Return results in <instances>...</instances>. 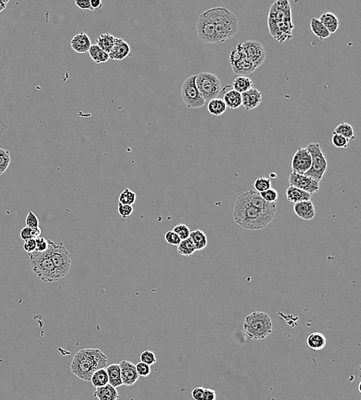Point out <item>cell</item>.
Segmentation results:
<instances>
[{"mask_svg": "<svg viewBox=\"0 0 361 400\" xmlns=\"http://www.w3.org/2000/svg\"><path fill=\"white\" fill-rule=\"evenodd\" d=\"M10 162L11 158L9 150L0 148V175H2L6 171Z\"/></svg>", "mask_w": 361, "mask_h": 400, "instance_id": "obj_38", "label": "cell"}, {"mask_svg": "<svg viewBox=\"0 0 361 400\" xmlns=\"http://www.w3.org/2000/svg\"><path fill=\"white\" fill-rule=\"evenodd\" d=\"M289 182L291 186H294L311 195L318 193L320 190V182L305 175L291 173Z\"/></svg>", "mask_w": 361, "mask_h": 400, "instance_id": "obj_14", "label": "cell"}, {"mask_svg": "<svg viewBox=\"0 0 361 400\" xmlns=\"http://www.w3.org/2000/svg\"><path fill=\"white\" fill-rule=\"evenodd\" d=\"M311 29L312 33L317 37V38L324 40L327 39L331 36V33H329L327 28L320 22V20L316 18H313L311 21Z\"/></svg>", "mask_w": 361, "mask_h": 400, "instance_id": "obj_32", "label": "cell"}, {"mask_svg": "<svg viewBox=\"0 0 361 400\" xmlns=\"http://www.w3.org/2000/svg\"><path fill=\"white\" fill-rule=\"evenodd\" d=\"M6 130H7V126L2 121L0 120V138L2 137V133L4 132H6Z\"/></svg>", "mask_w": 361, "mask_h": 400, "instance_id": "obj_56", "label": "cell"}, {"mask_svg": "<svg viewBox=\"0 0 361 400\" xmlns=\"http://www.w3.org/2000/svg\"><path fill=\"white\" fill-rule=\"evenodd\" d=\"M318 20H320V22L327 28L331 34L336 33L339 27V20L338 17L331 12L323 13Z\"/></svg>", "mask_w": 361, "mask_h": 400, "instance_id": "obj_26", "label": "cell"}, {"mask_svg": "<svg viewBox=\"0 0 361 400\" xmlns=\"http://www.w3.org/2000/svg\"><path fill=\"white\" fill-rule=\"evenodd\" d=\"M131 54V49L127 42L120 38H115L113 46L109 53L111 60L121 61Z\"/></svg>", "mask_w": 361, "mask_h": 400, "instance_id": "obj_17", "label": "cell"}, {"mask_svg": "<svg viewBox=\"0 0 361 400\" xmlns=\"http://www.w3.org/2000/svg\"><path fill=\"white\" fill-rule=\"evenodd\" d=\"M223 100L226 104V107L231 110H236V109H238L240 106H242L241 94L233 89L228 91L227 92L224 94Z\"/></svg>", "mask_w": 361, "mask_h": 400, "instance_id": "obj_27", "label": "cell"}, {"mask_svg": "<svg viewBox=\"0 0 361 400\" xmlns=\"http://www.w3.org/2000/svg\"><path fill=\"white\" fill-rule=\"evenodd\" d=\"M248 202L254 206L260 209V211L264 212L266 214L270 215L272 217H274L276 211V203H269L266 202L265 200L261 197L260 193L254 190H249L244 193Z\"/></svg>", "mask_w": 361, "mask_h": 400, "instance_id": "obj_15", "label": "cell"}, {"mask_svg": "<svg viewBox=\"0 0 361 400\" xmlns=\"http://www.w3.org/2000/svg\"><path fill=\"white\" fill-rule=\"evenodd\" d=\"M134 212V207L133 206H129V205H123V204L118 203V213L119 216L123 219H127L130 217V215L132 214Z\"/></svg>", "mask_w": 361, "mask_h": 400, "instance_id": "obj_47", "label": "cell"}, {"mask_svg": "<svg viewBox=\"0 0 361 400\" xmlns=\"http://www.w3.org/2000/svg\"><path fill=\"white\" fill-rule=\"evenodd\" d=\"M231 67H233V70L235 73H244V74H249L250 72H253L256 69L254 65L247 56L240 59L238 61L230 63Z\"/></svg>", "mask_w": 361, "mask_h": 400, "instance_id": "obj_25", "label": "cell"}, {"mask_svg": "<svg viewBox=\"0 0 361 400\" xmlns=\"http://www.w3.org/2000/svg\"><path fill=\"white\" fill-rule=\"evenodd\" d=\"M139 359H140V362H144L149 366L155 364L157 362L155 354L150 350H145L142 352L139 356Z\"/></svg>", "mask_w": 361, "mask_h": 400, "instance_id": "obj_43", "label": "cell"}, {"mask_svg": "<svg viewBox=\"0 0 361 400\" xmlns=\"http://www.w3.org/2000/svg\"><path fill=\"white\" fill-rule=\"evenodd\" d=\"M260 196L265 200L266 202L269 203H276L278 200V193L276 189L271 188V189L266 190L260 193Z\"/></svg>", "mask_w": 361, "mask_h": 400, "instance_id": "obj_40", "label": "cell"}, {"mask_svg": "<svg viewBox=\"0 0 361 400\" xmlns=\"http://www.w3.org/2000/svg\"><path fill=\"white\" fill-rule=\"evenodd\" d=\"M196 251L195 246L190 238L181 240L179 245H177V252L181 256H191Z\"/></svg>", "mask_w": 361, "mask_h": 400, "instance_id": "obj_36", "label": "cell"}, {"mask_svg": "<svg viewBox=\"0 0 361 400\" xmlns=\"http://www.w3.org/2000/svg\"><path fill=\"white\" fill-rule=\"evenodd\" d=\"M333 133L342 135L349 141L354 140L356 139L352 126L344 122L339 123Z\"/></svg>", "mask_w": 361, "mask_h": 400, "instance_id": "obj_35", "label": "cell"}, {"mask_svg": "<svg viewBox=\"0 0 361 400\" xmlns=\"http://www.w3.org/2000/svg\"><path fill=\"white\" fill-rule=\"evenodd\" d=\"M48 243L49 247L46 250L47 253L63 279L70 270L72 263L70 253L66 249L63 243H55L51 240H48Z\"/></svg>", "mask_w": 361, "mask_h": 400, "instance_id": "obj_6", "label": "cell"}, {"mask_svg": "<svg viewBox=\"0 0 361 400\" xmlns=\"http://www.w3.org/2000/svg\"><path fill=\"white\" fill-rule=\"evenodd\" d=\"M31 232H32V228L27 227V226H25V227L23 228L22 230L20 232V237L23 240H30L32 238V235H31Z\"/></svg>", "mask_w": 361, "mask_h": 400, "instance_id": "obj_53", "label": "cell"}, {"mask_svg": "<svg viewBox=\"0 0 361 400\" xmlns=\"http://www.w3.org/2000/svg\"><path fill=\"white\" fill-rule=\"evenodd\" d=\"M36 251L39 252H44L48 249L49 243L48 240L43 237H38L36 239Z\"/></svg>", "mask_w": 361, "mask_h": 400, "instance_id": "obj_48", "label": "cell"}, {"mask_svg": "<svg viewBox=\"0 0 361 400\" xmlns=\"http://www.w3.org/2000/svg\"><path fill=\"white\" fill-rule=\"evenodd\" d=\"M36 240H34V239L25 240L23 245V248L25 252H27L28 254L35 252V251H36Z\"/></svg>", "mask_w": 361, "mask_h": 400, "instance_id": "obj_49", "label": "cell"}, {"mask_svg": "<svg viewBox=\"0 0 361 400\" xmlns=\"http://www.w3.org/2000/svg\"><path fill=\"white\" fill-rule=\"evenodd\" d=\"M331 142H332L333 145H334L335 147H337V148L347 149L350 141L346 139V138L343 137V136H342V135H338V134L333 133Z\"/></svg>", "mask_w": 361, "mask_h": 400, "instance_id": "obj_41", "label": "cell"}, {"mask_svg": "<svg viewBox=\"0 0 361 400\" xmlns=\"http://www.w3.org/2000/svg\"><path fill=\"white\" fill-rule=\"evenodd\" d=\"M75 4L77 8L81 9V10H90V11H94L92 8L91 7L90 0H76Z\"/></svg>", "mask_w": 361, "mask_h": 400, "instance_id": "obj_50", "label": "cell"}, {"mask_svg": "<svg viewBox=\"0 0 361 400\" xmlns=\"http://www.w3.org/2000/svg\"><path fill=\"white\" fill-rule=\"evenodd\" d=\"M226 109L227 107L222 99L216 98V99H211L208 103V112L214 116H221L224 112H226Z\"/></svg>", "mask_w": 361, "mask_h": 400, "instance_id": "obj_29", "label": "cell"}, {"mask_svg": "<svg viewBox=\"0 0 361 400\" xmlns=\"http://www.w3.org/2000/svg\"><path fill=\"white\" fill-rule=\"evenodd\" d=\"M307 346L315 351H320L326 346L325 335L319 332H315L308 335L306 340Z\"/></svg>", "mask_w": 361, "mask_h": 400, "instance_id": "obj_23", "label": "cell"}, {"mask_svg": "<svg viewBox=\"0 0 361 400\" xmlns=\"http://www.w3.org/2000/svg\"><path fill=\"white\" fill-rule=\"evenodd\" d=\"M293 211L299 218L309 221L315 217V208L311 200L297 202L293 206Z\"/></svg>", "mask_w": 361, "mask_h": 400, "instance_id": "obj_19", "label": "cell"}, {"mask_svg": "<svg viewBox=\"0 0 361 400\" xmlns=\"http://www.w3.org/2000/svg\"><path fill=\"white\" fill-rule=\"evenodd\" d=\"M276 178V175L275 173H271V175H270V178Z\"/></svg>", "mask_w": 361, "mask_h": 400, "instance_id": "obj_57", "label": "cell"}, {"mask_svg": "<svg viewBox=\"0 0 361 400\" xmlns=\"http://www.w3.org/2000/svg\"><path fill=\"white\" fill-rule=\"evenodd\" d=\"M312 158V164L305 176L320 182L327 168V162L319 143H310L306 146Z\"/></svg>", "mask_w": 361, "mask_h": 400, "instance_id": "obj_8", "label": "cell"}, {"mask_svg": "<svg viewBox=\"0 0 361 400\" xmlns=\"http://www.w3.org/2000/svg\"><path fill=\"white\" fill-rule=\"evenodd\" d=\"M119 365L123 385L131 386L137 382L139 377L138 376L135 365L134 363L130 361L123 360L119 362Z\"/></svg>", "mask_w": 361, "mask_h": 400, "instance_id": "obj_16", "label": "cell"}, {"mask_svg": "<svg viewBox=\"0 0 361 400\" xmlns=\"http://www.w3.org/2000/svg\"><path fill=\"white\" fill-rule=\"evenodd\" d=\"M25 225L27 227L32 228V229L40 227L38 218L33 212L29 211L28 213L27 217L25 218Z\"/></svg>", "mask_w": 361, "mask_h": 400, "instance_id": "obj_46", "label": "cell"}, {"mask_svg": "<svg viewBox=\"0 0 361 400\" xmlns=\"http://www.w3.org/2000/svg\"><path fill=\"white\" fill-rule=\"evenodd\" d=\"M115 38L113 35L110 33H104V34L100 35L96 40V45L104 52L107 53H110L113 46L114 41Z\"/></svg>", "mask_w": 361, "mask_h": 400, "instance_id": "obj_33", "label": "cell"}, {"mask_svg": "<svg viewBox=\"0 0 361 400\" xmlns=\"http://www.w3.org/2000/svg\"><path fill=\"white\" fill-rule=\"evenodd\" d=\"M311 164L312 158L307 149L306 147L298 148L291 161L292 173L300 175H305L311 169Z\"/></svg>", "mask_w": 361, "mask_h": 400, "instance_id": "obj_12", "label": "cell"}, {"mask_svg": "<svg viewBox=\"0 0 361 400\" xmlns=\"http://www.w3.org/2000/svg\"><path fill=\"white\" fill-rule=\"evenodd\" d=\"M233 218L240 227L248 230H258L271 223L274 217L266 214L252 206L244 193L237 198L233 206Z\"/></svg>", "mask_w": 361, "mask_h": 400, "instance_id": "obj_1", "label": "cell"}, {"mask_svg": "<svg viewBox=\"0 0 361 400\" xmlns=\"http://www.w3.org/2000/svg\"><path fill=\"white\" fill-rule=\"evenodd\" d=\"M88 52L91 59L96 63H107L110 60L108 53L102 50L96 44L91 45Z\"/></svg>", "mask_w": 361, "mask_h": 400, "instance_id": "obj_34", "label": "cell"}, {"mask_svg": "<svg viewBox=\"0 0 361 400\" xmlns=\"http://www.w3.org/2000/svg\"><path fill=\"white\" fill-rule=\"evenodd\" d=\"M242 45L246 56L253 63L256 69L262 65L265 60L266 52L259 42L249 40L242 44Z\"/></svg>", "mask_w": 361, "mask_h": 400, "instance_id": "obj_13", "label": "cell"}, {"mask_svg": "<svg viewBox=\"0 0 361 400\" xmlns=\"http://www.w3.org/2000/svg\"><path fill=\"white\" fill-rule=\"evenodd\" d=\"M29 264L33 274L44 283H53L61 280V276L47 253L35 252L29 253Z\"/></svg>", "mask_w": 361, "mask_h": 400, "instance_id": "obj_4", "label": "cell"}, {"mask_svg": "<svg viewBox=\"0 0 361 400\" xmlns=\"http://www.w3.org/2000/svg\"><path fill=\"white\" fill-rule=\"evenodd\" d=\"M204 390H205V388L201 387V386L193 388L191 391V397L193 400H203Z\"/></svg>", "mask_w": 361, "mask_h": 400, "instance_id": "obj_51", "label": "cell"}, {"mask_svg": "<svg viewBox=\"0 0 361 400\" xmlns=\"http://www.w3.org/2000/svg\"><path fill=\"white\" fill-rule=\"evenodd\" d=\"M233 90L242 94L253 88V81L247 76H240L236 78L233 82Z\"/></svg>", "mask_w": 361, "mask_h": 400, "instance_id": "obj_30", "label": "cell"}, {"mask_svg": "<svg viewBox=\"0 0 361 400\" xmlns=\"http://www.w3.org/2000/svg\"><path fill=\"white\" fill-rule=\"evenodd\" d=\"M241 97L242 105L247 110H253L258 107L262 102V94L253 87L249 90L241 94Z\"/></svg>", "mask_w": 361, "mask_h": 400, "instance_id": "obj_18", "label": "cell"}, {"mask_svg": "<svg viewBox=\"0 0 361 400\" xmlns=\"http://www.w3.org/2000/svg\"><path fill=\"white\" fill-rule=\"evenodd\" d=\"M196 86L205 101L216 99L221 92V83L216 75L210 72H201L197 75Z\"/></svg>", "mask_w": 361, "mask_h": 400, "instance_id": "obj_7", "label": "cell"}, {"mask_svg": "<svg viewBox=\"0 0 361 400\" xmlns=\"http://www.w3.org/2000/svg\"><path fill=\"white\" fill-rule=\"evenodd\" d=\"M196 28L201 41L205 44H218L214 24L205 12L199 17Z\"/></svg>", "mask_w": 361, "mask_h": 400, "instance_id": "obj_10", "label": "cell"}, {"mask_svg": "<svg viewBox=\"0 0 361 400\" xmlns=\"http://www.w3.org/2000/svg\"><path fill=\"white\" fill-rule=\"evenodd\" d=\"M189 238L193 242V245L195 246L196 250H202L205 249L207 245V237L206 234L200 229L190 232V237Z\"/></svg>", "mask_w": 361, "mask_h": 400, "instance_id": "obj_28", "label": "cell"}, {"mask_svg": "<svg viewBox=\"0 0 361 400\" xmlns=\"http://www.w3.org/2000/svg\"><path fill=\"white\" fill-rule=\"evenodd\" d=\"M164 237L165 240H166L167 244H170V245H174V246H177V245H179L180 243L181 242V240L180 239L178 235H177V233H174V231L173 230L166 232Z\"/></svg>", "mask_w": 361, "mask_h": 400, "instance_id": "obj_45", "label": "cell"}, {"mask_svg": "<svg viewBox=\"0 0 361 400\" xmlns=\"http://www.w3.org/2000/svg\"><path fill=\"white\" fill-rule=\"evenodd\" d=\"M9 3V0H0V13L6 9L7 4Z\"/></svg>", "mask_w": 361, "mask_h": 400, "instance_id": "obj_55", "label": "cell"}, {"mask_svg": "<svg viewBox=\"0 0 361 400\" xmlns=\"http://www.w3.org/2000/svg\"><path fill=\"white\" fill-rule=\"evenodd\" d=\"M107 375H108L109 384L113 387L117 388L123 386L121 379L120 368L118 363H113L106 367Z\"/></svg>", "mask_w": 361, "mask_h": 400, "instance_id": "obj_24", "label": "cell"}, {"mask_svg": "<svg viewBox=\"0 0 361 400\" xmlns=\"http://www.w3.org/2000/svg\"><path fill=\"white\" fill-rule=\"evenodd\" d=\"M205 13L213 21L217 33V43L223 44L238 32V20L232 12L225 8L208 9Z\"/></svg>", "mask_w": 361, "mask_h": 400, "instance_id": "obj_3", "label": "cell"}, {"mask_svg": "<svg viewBox=\"0 0 361 400\" xmlns=\"http://www.w3.org/2000/svg\"><path fill=\"white\" fill-rule=\"evenodd\" d=\"M217 400V394L215 390L210 389V388H205L204 390L203 398V400Z\"/></svg>", "mask_w": 361, "mask_h": 400, "instance_id": "obj_52", "label": "cell"}, {"mask_svg": "<svg viewBox=\"0 0 361 400\" xmlns=\"http://www.w3.org/2000/svg\"><path fill=\"white\" fill-rule=\"evenodd\" d=\"M273 323L268 314L254 312L246 316L244 322V332L253 340H262L271 335Z\"/></svg>", "mask_w": 361, "mask_h": 400, "instance_id": "obj_5", "label": "cell"}, {"mask_svg": "<svg viewBox=\"0 0 361 400\" xmlns=\"http://www.w3.org/2000/svg\"><path fill=\"white\" fill-rule=\"evenodd\" d=\"M292 22L291 4L286 0L273 2L268 15V23Z\"/></svg>", "mask_w": 361, "mask_h": 400, "instance_id": "obj_11", "label": "cell"}, {"mask_svg": "<svg viewBox=\"0 0 361 400\" xmlns=\"http://www.w3.org/2000/svg\"><path fill=\"white\" fill-rule=\"evenodd\" d=\"M255 191L260 193L266 191L271 188V178L265 177H260L255 180L254 184Z\"/></svg>", "mask_w": 361, "mask_h": 400, "instance_id": "obj_39", "label": "cell"}, {"mask_svg": "<svg viewBox=\"0 0 361 400\" xmlns=\"http://www.w3.org/2000/svg\"><path fill=\"white\" fill-rule=\"evenodd\" d=\"M197 75L189 76L182 83L181 87V97L186 107L190 109H199L205 104L201 94L196 86Z\"/></svg>", "mask_w": 361, "mask_h": 400, "instance_id": "obj_9", "label": "cell"}, {"mask_svg": "<svg viewBox=\"0 0 361 400\" xmlns=\"http://www.w3.org/2000/svg\"><path fill=\"white\" fill-rule=\"evenodd\" d=\"M119 203L133 206L136 200V194L130 189H125L119 196Z\"/></svg>", "mask_w": 361, "mask_h": 400, "instance_id": "obj_37", "label": "cell"}, {"mask_svg": "<svg viewBox=\"0 0 361 400\" xmlns=\"http://www.w3.org/2000/svg\"><path fill=\"white\" fill-rule=\"evenodd\" d=\"M72 49L77 53H86L91 46L90 37L85 33H80L72 39L70 42Z\"/></svg>", "mask_w": 361, "mask_h": 400, "instance_id": "obj_20", "label": "cell"}, {"mask_svg": "<svg viewBox=\"0 0 361 400\" xmlns=\"http://www.w3.org/2000/svg\"><path fill=\"white\" fill-rule=\"evenodd\" d=\"M135 370L137 372L139 377H147L151 373L150 366L146 364L144 362H139L135 365Z\"/></svg>", "mask_w": 361, "mask_h": 400, "instance_id": "obj_44", "label": "cell"}, {"mask_svg": "<svg viewBox=\"0 0 361 400\" xmlns=\"http://www.w3.org/2000/svg\"><path fill=\"white\" fill-rule=\"evenodd\" d=\"M173 231L178 235L181 240H186L190 237V229L185 224H178L174 226Z\"/></svg>", "mask_w": 361, "mask_h": 400, "instance_id": "obj_42", "label": "cell"}, {"mask_svg": "<svg viewBox=\"0 0 361 400\" xmlns=\"http://www.w3.org/2000/svg\"><path fill=\"white\" fill-rule=\"evenodd\" d=\"M107 357L99 349H83L78 351L72 359L70 370L82 380L89 382L94 372L107 367Z\"/></svg>", "mask_w": 361, "mask_h": 400, "instance_id": "obj_2", "label": "cell"}, {"mask_svg": "<svg viewBox=\"0 0 361 400\" xmlns=\"http://www.w3.org/2000/svg\"><path fill=\"white\" fill-rule=\"evenodd\" d=\"M93 396L99 400H118L119 395L116 388L113 387L110 384L102 387L96 388Z\"/></svg>", "mask_w": 361, "mask_h": 400, "instance_id": "obj_22", "label": "cell"}, {"mask_svg": "<svg viewBox=\"0 0 361 400\" xmlns=\"http://www.w3.org/2000/svg\"><path fill=\"white\" fill-rule=\"evenodd\" d=\"M91 7L92 9H101L103 7V3L100 0H90Z\"/></svg>", "mask_w": 361, "mask_h": 400, "instance_id": "obj_54", "label": "cell"}, {"mask_svg": "<svg viewBox=\"0 0 361 400\" xmlns=\"http://www.w3.org/2000/svg\"><path fill=\"white\" fill-rule=\"evenodd\" d=\"M90 382L95 388L102 387L109 384L108 375H107L106 368L99 369L94 372L91 377Z\"/></svg>", "mask_w": 361, "mask_h": 400, "instance_id": "obj_31", "label": "cell"}, {"mask_svg": "<svg viewBox=\"0 0 361 400\" xmlns=\"http://www.w3.org/2000/svg\"><path fill=\"white\" fill-rule=\"evenodd\" d=\"M286 197L289 202L295 204L311 200L312 195L294 186H290L286 191Z\"/></svg>", "mask_w": 361, "mask_h": 400, "instance_id": "obj_21", "label": "cell"}]
</instances>
